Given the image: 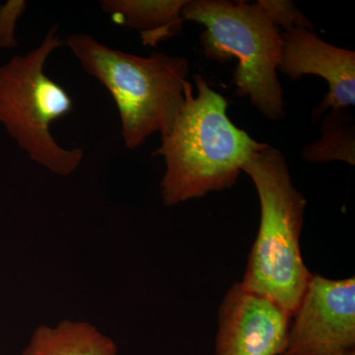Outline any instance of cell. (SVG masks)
Returning <instances> with one entry per match:
<instances>
[{
  "instance_id": "cell-9",
  "label": "cell",
  "mask_w": 355,
  "mask_h": 355,
  "mask_svg": "<svg viewBox=\"0 0 355 355\" xmlns=\"http://www.w3.org/2000/svg\"><path fill=\"white\" fill-rule=\"evenodd\" d=\"M188 0H102L100 7L116 25L137 30L142 43L155 48L176 36L184 22Z\"/></svg>"
},
{
  "instance_id": "cell-8",
  "label": "cell",
  "mask_w": 355,
  "mask_h": 355,
  "mask_svg": "<svg viewBox=\"0 0 355 355\" xmlns=\"http://www.w3.org/2000/svg\"><path fill=\"white\" fill-rule=\"evenodd\" d=\"M277 70L292 80L303 76L322 77L329 92L313 113L317 121L330 109H350L355 104V53L326 43L306 28L282 33Z\"/></svg>"
},
{
  "instance_id": "cell-4",
  "label": "cell",
  "mask_w": 355,
  "mask_h": 355,
  "mask_svg": "<svg viewBox=\"0 0 355 355\" xmlns=\"http://www.w3.org/2000/svg\"><path fill=\"white\" fill-rule=\"evenodd\" d=\"M184 21L202 25L200 46L205 57L225 62L236 58L238 96L249 97L270 120L286 116L284 91L277 77L282 53L280 29L258 2L191 0L182 10Z\"/></svg>"
},
{
  "instance_id": "cell-11",
  "label": "cell",
  "mask_w": 355,
  "mask_h": 355,
  "mask_svg": "<svg viewBox=\"0 0 355 355\" xmlns=\"http://www.w3.org/2000/svg\"><path fill=\"white\" fill-rule=\"evenodd\" d=\"M321 121V139L303 147V157L312 163L343 161L355 164V128L350 109H330Z\"/></svg>"
},
{
  "instance_id": "cell-1",
  "label": "cell",
  "mask_w": 355,
  "mask_h": 355,
  "mask_svg": "<svg viewBox=\"0 0 355 355\" xmlns=\"http://www.w3.org/2000/svg\"><path fill=\"white\" fill-rule=\"evenodd\" d=\"M193 80L197 96L187 81L183 107L153 153L164 158L160 188L167 207L234 186L248 159L266 146L236 127L225 98L202 76L195 74Z\"/></svg>"
},
{
  "instance_id": "cell-5",
  "label": "cell",
  "mask_w": 355,
  "mask_h": 355,
  "mask_svg": "<svg viewBox=\"0 0 355 355\" xmlns=\"http://www.w3.org/2000/svg\"><path fill=\"white\" fill-rule=\"evenodd\" d=\"M64 44L60 28L53 26L37 48L0 65V123L34 162L67 177L80 166L84 151L60 146L51 127L71 113L74 103L44 71L46 60Z\"/></svg>"
},
{
  "instance_id": "cell-10",
  "label": "cell",
  "mask_w": 355,
  "mask_h": 355,
  "mask_svg": "<svg viewBox=\"0 0 355 355\" xmlns=\"http://www.w3.org/2000/svg\"><path fill=\"white\" fill-rule=\"evenodd\" d=\"M22 355H118V347L92 324L64 320L39 326Z\"/></svg>"
},
{
  "instance_id": "cell-7",
  "label": "cell",
  "mask_w": 355,
  "mask_h": 355,
  "mask_svg": "<svg viewBox=\"0 0 355 355\" xmlns=\"http://www.w3.org/2000/svg\"><path fill=\"white\" fill-rule=\"evenodd\" d=\"M291 319L270 299L236 282L219 307L214 355H282Z\"/></svg>"
},
{
  "instance_id": "cell-14",
  "label": "cell",
  "mask_w": 355,
  "mask_h": 355,
  "mask_svg": "<svg viewBox=\"0 0 355 355\" xmlns=\"http://www.w3.org/2000/svg\"><path fill=\"white\" fill-rule=\"evenodd\" d=\"M343 355H355V349L350 350L349 352H345V354Z\"/></svg>"
},
{
  "instance_id": "cell-12",
  "label": "cell",
  "mask_w": 355,
  "mask_h": 355,
  "mask_svg": "<svg viewBox=\"0 0 355 355\" xmlns=\"http://www.w3.org/2000/svg\"><path fill=\"white\" fill-rule=\"evenodd\" d=\"M257 2L273 24L284 32L300 27L311 31L314 30L313 23L299 10L294 2L286 0H258Z\"/></svg>"
},
{
  "instance_id": "cell-2",
  "label": "cell",
  "mask_w": 355,
  "mask_h": 355,
  "mask_svg": "<svg viewBox=\"0 0 355 355\" xmlns=\"http://www.w3.org/2000/svg\"><path fill=\"white\" fill-rule=\"evenodd\" d=\"M242 171L258 191L261 223L240 284L270 299L292 318L312 275L300 248L307 202L292 184L284 154L268 144L252 154Z\"/></svg>"
},
{
  "instance_id": "cell-3",
  "label": "cell",
  "mask_w": 355,
  "mask_h": 355,
  "mask_svg": "<svg viewBox=\"0 0 355 355\" xmlns=\"http://www.w3.org/2000/svg\"><path fill=\"white\" fill-rule=\"evenodd\" d=\"M81 67L109 91L118 109L121 133L135 149L155 132L171 130L184 102L190 67L187 58L163 53L148 58L110 48L91 35L78 33L64 40Z\"/></svg>"
},
{
  "instance_id": "cell-6",
  "label": "cell",
  "mask_w": 355,
  "mask_h": 355,
  "mask_svg": "<svg viewBox=\"0 0 355 355\" xmlns=\"http://www.w3.org/2000/svg\"><path fill=\"white\" fill-rule=\"evenodd\" d=\"M282 355H343L355 349V279L311 275Z\"/></svg>"
},
{
  "instance_id": "cell-13",
  "label": "cell",
  "mask_w": 355,
  "mask_h": 355,
  "mask_svg": "<svg viewBox=\"0 0 355 355\" xmlns=\"http://www.w3.org/2000/svg\"><path fill=\"white\" fill-rule=\"evenodd\" d=\"M26 9L27 2L24 0H8L0 4V49H14L18 46L16 25Z\"/></svg>"
}]
</instances>
